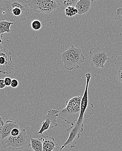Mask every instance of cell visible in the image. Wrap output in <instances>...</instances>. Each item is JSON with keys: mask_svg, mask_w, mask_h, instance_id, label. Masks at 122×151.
<instances>
[{"mask_svg": "<svg viewBox=\"0 0 122 151\" xmlns=\"http://www.w3.org/2000/svg\"><path fill=\"white\" fill-rule=\"evenodd\" d=\"M85 77L86 78V85L84 93L82 97L80 116L77 120L71 127L66 129V131L69 133V137L65 143L62 145L59 151H61L68 146H70L72 149L75 148L78 139L81 137V134L84 130L85 119H88L94 113L93 105L89 101L88 93V87L91 78V74L90 73H86Z\"/></svg>", "mask_w": 122, "mask_h": 151, "instance_id": "obj_1", "label": "cell"}, {"mask_svg": "<svg viewBox=\"0 0 122 151\" xmlns=\"http://www.w3.org/2000/svg\"><path fill=\"white\" fill-rule=\"evenodd\" d=\"M0 10L2 11L4 18L13 23L16 21H25L30 14L28 1L26 0L4 1Z\"/></svg>", "mask_w": 122, "mask_h": 151, "instance_id": "obj_2", "label": "cell"}, {"mask_svg": "<svg viewBox=\"0 0 122 151\" xmlns=\"http://www.w3.org/2000/svg\"><path fill=\"white\" fill-rule=\"evenodd\" d=\"M81 96L74 97L66 101V107L59 111L58 117L71 125L77 120L81 110Z\"/></svg>", "mask_w": 122, "mask_h": 151, "instance_id": "obj_3", "label": "cell"}, {"mask_svg": "<svg viewBox=\"0 0 122 151\" xmlns=\"http://www.w3.org/2000/svg\"><path fill=\"white\" fill-rule=\"evenodd\" d=\"M61 58L64 68L69 71L78 69L85 59L81 49L76 47L74 45H72L63 52Z\"/></svg>", "mask_w": 122, "mask_h": 151, "instance_id": "obj_4", "label": "cell"}, {"mask_svg": "<svg viewBox=\"0 0 122 151\" xmlns=\"http://www.w3.org/2000/svg\"><path fill=\"white\" fill-rule=\"evenodd\" d=\"M29 137L25 129H21L20 134L17 136H8L2 140L1 145L4 149L20 150L28 144Z\"/></svg>", "mask_w": 122, "mask_h": 151, "instance_id": "obj_5", "label": "cell"}, {"mask_svg": "<svg viewBox=\"0 0 122 151\" xmlns=\"http://www.w3.org/2000/svg\"><path fill=\"white\" fill-rule=\"evenodd\" d=\"M28 4L34 12L38 13L50 14L59 7L56 1L54 0H28Z\"/></svg>", "mask_w": 122, "mask_h": 151, "instance_id": "obj_6", "label": "cell"}, {"mask_svg": "<svg viewBox=\"0 0 122 151\" xmlns=\"http://www.w3.org/2000/svg\"><path fill=\"white\" fill-rule=\"evenodd\" d=\"M89 59L92 66L96 68H103L106 62L110 58L106 52L98 46L93 47L90 50Z\"/></svg>", "mask_w": 122, "mask_h": 151, "instance_id": "obj_7", "label": "cell"}, {"mask_svg": "<svg viewBox=\"0 0 122 151\" xmlns=\"http://www.w3.org/2000/svg\"><path fill=\"white\" fill-rule=\"evenodd\" d=\"M11 56V51L4 47L0 49V73L4 75L11 74L14 66Z\"/></svg>", "mask_w": 122, "mask_h": 151, "instance_id": "obj_8", "label": "cell"}, {"mask_svg": "<svg viewBox=\"0 0 122 151\" xmlns=\"http://www.w3.org/2000/svg\"><path fill=\"white\" fill-rule=\"evenodd\" d=\"M59 111L57 109H50L48 111V113L44 116V121L41 126L40 130L38 132V134L43 135L44 132L57 127V118L58 117Z\"/></svg>", "mask_w": 122, "mask_h": 151, "instance_id": "obj_9", "label": "cell"}, {"mask_svg": "<svg viewBox=\"0 0 122 151\" xmlns=\"http://www.w3.org/2000/svg\"><path fill=\"white\" fill-rule=\"evenodd\" d=\"M15 128H20L19 124L16 122L12 120L7 121L1 127L0 130L1 139L3 140L11 135V132Z\"/></svg>", "mask_w": 122, "mask_h": 151, "instance_id": "obj_10", "label": "cell"}, {"mask_svg": "<svg viewBox=\"0 0 122 151\" xmlns=\"http://www.w3.org/2000/svg\"><path fill=\"white\" fill-rule=\"evenodd\" d=\"M41 139L42 141L43 151H53L58 145L54 137L42 135Z\"/></svg>", "mask_w": 122, "mask_h": 151, "instance_id": "obj_11", "label": "cell"}, {"mask_svg": "<svg viewBox=\"0 0 122 151\" xmlns=\"http://www.w3.org/2000/svg\"><path fill=\"white\" fill-rule=\"evenodd\" d=\"M93 2V0L78 1L75 7L78 11V15H83L89 12Z\"/></svg>", "mask_w": 122, "mask_h": 151, "instance_id": "obj_12", "label": "cell"}, {"mask_svg": "<svg viewBox=\"0 0 122 151\" xmlns=\"http://www.w3.org/2000/svg\"><path fill=\"white\" fill-rule=\"evenodd\" d=\"M13 23L9 22L4 18H0V36H3L5 33L11 32V26Z\"/></svg>", "mask_w": 122, "mask_h": 151, "instance_id": "obj_13", "label": "cell"}, {"mask_svg": "<svg viewBox=\"0 0 122 151\" xmlns=\"http://www.w3.org/2000/svg\"><path fill=\"white\" fill-rule=\"evenodd\" d=\"M31 145L32 149L34 151H43V142L41 139H34L31 138Z\"/></svg>", "mask_w": 122, "mask_h": 151, "instance_id": "obj_14", "label": "cell"}, {"mask_svg": "<svg viewBox=\"0 0 122 151\" xmlns=\"http://www.w3.org/2000/svg\"><path fill=\"white\" fill-rule=\"evenodd\" d=\"M56 1L59 5L61 6L63 9H65L67 7H71V6L75 7L78 1L77 0H58V1Z\"/></svg>", "mask_w": 122, "mask_h": 151, "instance_id": "obj_15", "label": "cell"}, {"mask_svg": "<svg viewBox=\"0 0 122 151\" xmlns=\"http://www.w3.org/2000/svg\"><path fill=\"white\" fill-rule=\"evenodd\" d=\"M65 12L66 16L71 18L78 14V11L75 7L73 6L67 7L65 9Z\"/></svg>", "mask_w": 122, "mask_h": 151, "instance_id": "obj_16", "label": "cell"}, {"mask_svg": "<svg viewBox=\"0 0 122 151\" xmlns=\"http://www.w3.org/2000/svg\"><path fill=\"white\" fill-rule=\"evenodd\" d=\"M31 26L34 31H38L41 28L42 24L39 20H34L31 23Z\"/></svg>", "mask_w": 122, "mask_h": 151, "instance_id": "obj_17", "label": "cell"}, {"mask_svg": "<svg viewBox=\"0 0 122 151\" xmlns=\"http://www.w3.org/2000/svg\"><path fill=\"white\" fill-rule=\"evenodd\" d=\"M117 78L119 81V85L122 88V65L118 69Z\"/></svg>", "mask_w": 122, "mask_h": 151, "instance_id": "obj_18", "label": "cell"}, {"mask_svg": "<svg viewBox=\"0 0 122 151\" xmlns=\"http://www.w3.org/2000/svg\"><path fill=\"white\" fill-rule=\"evenodd\" d=\"M20 128H15L13 129L11 132V135L12 136H17L20 134L21 132Z\"/></svg>", "mask_w": 122, "mask_h": 151, "instance_id": "obj_19", "label": "cell"}, {"mask_svg": "<svg viewBox=\"0 0 122 151\" xmlns=\"http://www.w3.org/2000/svg\"><path fill=\"white\" fill-rule=\"evenodd\" d=\"M19 151H34L32 149L31 144H28L26 146L19 150Z\"/></svg>", "mask_w": 122, "mask_h": 151, "instance_id": "obj_20", "label": "cell"}, {"mask_svg": "<svg viewBox=\"0 0 122 151\" xmlns=\"http://www.w3.org/2000/svg\"><path fill=\"white\" fill-rule=\"evenodd\" d=\"M19 85V82L18 80L16 79H12L11 86L13 88H16L18 87Z\"/></svg>", "mask_w": 122, "mask_h": 151, "instance_id": "obj_21", "label": "cell"}, {"mask_svg": "<svg viewBox=\"0 0 122 151\" xmlns=\"http://www.w3.org/2000/svg\"><path fill=\"white\" fill-rule=\"evenodd\" d=\"M4 82L6 86L9 87L11 86L12 79L9 77H6L4 79Z\"/></svg>", "mask_w": 122, "mask_h": 151, "instance_id": "obj_22", "label": "cell"}, {"mask_svg": "<svg viewBox=\"0 0 122 151\" xmlns=\"http://www.w3.org/2000/svg\"><path fill=\"white\" fill-rule=\"evenodd\" d=\"M6 86L4 79H0V89H3Z\"/></svg>", "mask_w": 122, "mask_h": 151, "instance_id": "obj_23", "label": "cell"}, {"mask_svg": "<svg viewBox=\"0 0 122 151\" xmlns=\"http://www.w3.org/2000/svg\"><path fill=\"white\" fill-rule=\"evenodd\" d=\"M116 14L118 15H121L122 17V7H120L116 10Z\"/></svg>", "mask_w": 122, "mask_h": 151, "instance_id": "obj_24", "label": "cell"}, {"mask_svg": "<svg viewBox=\"0 0 122 151\" xmlns=\"http://www.w3.org/2000/svg\"><path fill=\"white\" fill-rule=\"evenodd\" d=\"M4 41L3 39V36H0V49L3 48V45L4 44Z\"/></svg>", "mask_w": 122, "mask_h": 151, "instance_id": "obj_25", "label": "cell"}, {"mask_svg": "<svg viewBox=\"0 0 122 151\" xmlns=\"http://www.w3.org/2000/svg\"><path fill=\"white\" fill-rule=\"evenodd\" d=\"M4 124V122L2 118L1 117V113H0V125L1 126H2Z\"/></svg>", "mask_w": 122, "mask_h": 151, "instance_id": "obj_26", "label": "cell"}, {"mask_svg": "<svg viewBox=\"0 0 122 151\" xmlns=\"http://www.w3.org/2000/svg\"><path fill=\"white\" fill-rule=\"evenodd\" d=\"M1 125H0V130H1Z\"/></svg>", "mask_w": 122, "mask_h": 151, "instance_id": "obj_27", "label": "cell"}]
</instances>
